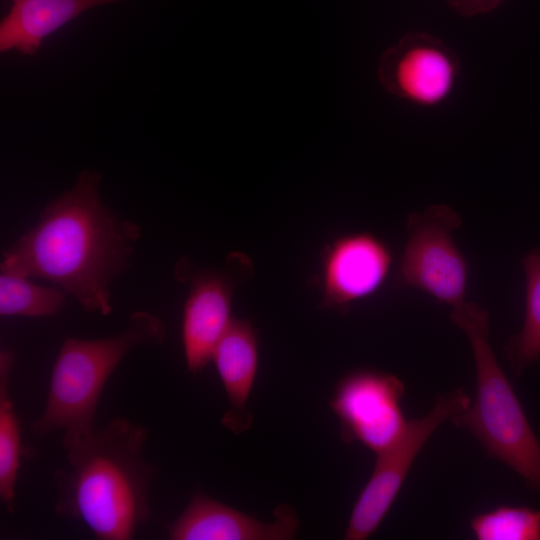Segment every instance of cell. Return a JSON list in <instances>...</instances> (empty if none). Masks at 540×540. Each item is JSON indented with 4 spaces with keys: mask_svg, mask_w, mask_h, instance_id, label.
I'll return each instance as SVG.
<instances>
[{
    "mask_svg": "<svg viewBox=\"0 0 540 540\" xmlns=\"http://www.w3.org/2000/svg\"><path fill=\"white\" fill-rule=\"evenodd\" d=\"M100 181L96 171L81 172L72 188L46 205L38 223L3 252L0 270L48 280L84 310L107 316L110 284L128 267L141 228L102 202Z\"/></svg>",
    "mask_w": 540,
    "mask_h": 540,
    "instance_id": "1",
    "label": "cell"
},
{
    "mask_svg": "<svg viewBox=\"0 0 540 540\" xmlns=\"http://www.w3.org/2000/svg\"><path fill=\"white\" fill-rule=\"evenodd\" d=\"M147 429L125 418L96 428L67 451L54 472V512L83 522L99 540L132 539L150 514L148 491L157 466L143 456Z\"/></svg>",
    "mask_w": 540,
    "mask_h": 540,
    "instance_id": "2",
    "label": "cell"
},
{
    "mask_svg": "<svg viewBox=\"0 0 540 540\" xmlns=\"http://www.w3.org/2000/svg\"><path fill=\"white\" fill-rule=\"evenodd\" d=\"M164 337V324L147 311L132 313L125 328L109 337H67L53 366L44 411L32 431L41 437L63 431L66 451L86 442L97 428L98 402L113 371L132 349L159 345Z\"/></svg>",
    "mask_w": 540,
    "mask_h": 540,
    "instance_id": "3",
    "label": "cell"
},
{
    "mask_svg": "<svg viewBox=\"0 0 540 540\" xmlns=\"http://www.w3.org/2000/svg\"><path fill=\"white\" fill-rule=\"evenodd\" d=\"M450 319L467 335L476 369L474 402L451 421L540 492V441L493 352L487 310L463 302L452 308Z\"/></svg>",
    "mask_w": 540,
    "mask_h": 540,
    "instance_id": "4",
    "label": "cell"
},
{
    "mask_svg": "<svg viewBox=\"0 0 540 540\" xmlns=\"http://www.w3.org/2000/svg\"><path fill=\"white\" fill-rule=\"evenodd\" d=\"M470 403L462 388L439 395L426 415L408 420L400 437L377 453L373 472L352 508L344 539L364 540L378 529L428 439Z\"/></svg>",
    "mask_w": 540,
    "mask_h": 540,
    "instance_id": "5",
    "label": "cell"
},
{
    "mask_svg": "<svg viewBox=\"0 0 540 540\" xmlns=\"http://www.w3.org/2000/svg\"><path fill=\"white\" fill-rule=\"evenodd\" d=\"M460 225L459 215L446 205L411 214L397 284L423 290L451 308L465 302L467 263L452 238Z\"/></svg>",
    "mask_w": 540,
    "mask_h": 540,
    "instance_id": "6",
    "label": "cell"
},
{
    "mask_svg": "<svg viewBox=\"0 0 540 540\" xmlns=\"http://www.w3.org/2000/svg\"><path fill=\"white\" fill-rule=\"evenodd\" d=\"M404 393L402 381L390 373L359 369L342 377L330 401L342 440L376 454L392 445L408 421L401 407Z\"/></svg>",
    "mask_w": 540,
    "mask_h": 540,
    "instance_id": "7",
    "label": "cell"
},
{
    "mask_svg": "<svg viewBox=\"0 0 540 540\" xmlns=\"http://www.w3.org/2000/svg\"><path fill=\"white\" fill-rule=\"evenodd\" d=\"M377 75L384 89L395 97L416 107L435 108L453 94L460 61L439 38L411 32L383 53Z\"/></svg>",
    "mask_w": 540,
    "mask_h": 540,
    "instance_id": "8",
    "label": "cell"
},
{
    "mask_svg": "<svg viewBox=\"0 0 540 540\" xmlns=\"http://www.w3.org/2000/svg\"><path fill=\"white\" fill-rule=\"evenodd\" d=\"M392 264L388 246L369 232L341 236L326 248L322 260V306L344 310L376 292Z\"/></svg>",
    "mask_w": 540,
    "mask_h": 540,
    "instance_id": "9",
    "label": "cell"
},
{
    "mask_svg": "<svg viewBox=\"0 0 540 540\" xmlns=\"http://www.w3.org/2000/svg\"><path fill=\"white\" fill-rule=\"evenodd\" d=\"M271 523L225 505L206 494L196 493L182 514L168 527L171 540H289L299 527L288 505L274 511Z\"/></svg>",
    "mask_w": 540,
    "mask_h": 540,
    "instance_id": "10",
    "label": "cell"
},
{
    "mask_svg": "<svg viewBox=\"0 0 540 540\" xmlns=\"http://www.w3.org/2000/svg\"><path fill=\"white\" fill-rule=\"evenodd\" d=\"M234 284L218 271H200L192 279L182 317V342L187 368L198 373L212 361L228 330Z\"/></svg>",
    "mask_w": 540,
    "mask_h": 540,
    "instance_id": "11",
    "label": "cell"
},
{
    "mask_svg": "<svg viewBox=\"0 0 540 540\" xmlns=\"http://www.w3.org/2000/svg\"><path fill=\"white\" fill-rule=\"evenodd\" d=\"M258 338L252 323L233 318L217 344L212 361L226 391L230 409L222 424L234 433L246 430L252 417L246 403L258 369Z\"/></svg>",
    "mask_w": 540,
    "mask_h": 540,
    "instance_id": "12",
    "label": "cell"
},
{
    "mask_svg": "<svg viewBox=\"0 0 540 540\" xmlns=\"http://www.w3.org/2000/svg\"><path fill=\"white\" fill-rule=\"evenodd\" d=\"M122 0H16L0 23V51L35 54L43 40L85 11Z\"/></svg>",
    "mask_w": 540,
    "mask_h": 540,
    "instance_id": "13",
    "label": "cell"
},
{
    "mask_svg": "<svg viewBox=\"0 0 540 540\" xmlns=\"http://www.w3.org/2000/svg\"><path fill=\"white\" fill-rule=\"evenodd\" d=\"M15 355L0 352V499L9 512L15 510V484L25 447L22 445L19 418L9 394L10 375Z\"/></svg>",
    "mask_w": 540,
    "mask_h": 540,
    "instance_id": "14",
    "label": "cell"
},
{
    "mask_svg": "<svg viewBox=\"0 0 540 540\" xmlns=\"http://www.w3.org/2000/svg\"><path fill=\"white\" fill-rule=\"evenodd\" d=\"M0 315L43 317L56 314L67 295L61 288L32 283L28 277L0 271Z\"/></svg>",
    "mask_w": 540,
    "mask_h": 540,
    "instance_id": "15",
    "label": "cell"
},
{
    "mask_svg": "<svg viewBox=\"0 0 540 540\" xmlns=\"http://www.w3.org/2000/svg\"><path fill=\"white\" fill-rule=\"evenodd\" d=\"M526 273L525 320L520 333L508 348L509 358L519 371L540 359V250L523 259Z\"/></svg>",
    "mask_w": 540,
    "mask_h": 540,
    "instance_id": "16",
    "label": "cell"
},
{
    "mask_svg": "<svg viewBox=\"0 0 540 540\" xmlns=\"http://www.w3.org/2000/svg\"><path fill=\"white\" fill-rule=\"evenodd\" d=\"M478 540H540V510L501 505L470 522Z\"/></svg>",
    "mask_w": 540,
    "mask_h": 540,
    "instance_id": "17",
    "label": "cell"
},
{
    "mask_svg": "<svg viewBox=\"0 0 540 540\" xmlns=\"http://www.w3.org/2000/svg\"><path fill=\"white\" fill-rule=\"evenodd\" d=\"M449 6L464 17H473L493 11L504 0H447Z\"/></svg>",
    "mask_w": 540,
    "mask_h": 540,
    "instance_id": "18",
    "label": "cell"
},
{
    "mask_svg": "<svg viewBox=\"0 0 540 540\" xmlns=\"http://www.w3.org/2000/svg\"><path fill=\"white\" fill-rule=\"evenodd\" d=\"M13 2L16 1V0H12Z\"/></svg>",
    "mask_w": 540,
    "mask_h": 540,
    "instance_id": "19",
    "label": "cell"
}]
</instances>
